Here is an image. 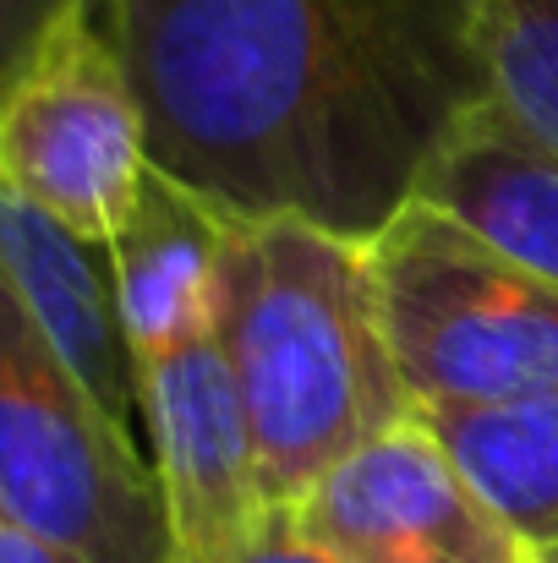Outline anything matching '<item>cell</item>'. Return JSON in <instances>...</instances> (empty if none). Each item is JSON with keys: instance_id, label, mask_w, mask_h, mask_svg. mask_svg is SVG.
Wrapping results in <instances>:
<instances>
[{"instance_id": "6da1fadb", "label": "cell", "mask_w": 558, "mask_h": 563, "mask_svg": "<svg viewBox=\"0 0 558 563\" xmlns=\"http://www.w3.org/2000/svg\"><path fill=\"white\" fill-rule=\"evenodd\" d=\"M149 159L230 219L372 241L482 99L477 0H99Z\"/></svg>"}, {"instance_id": "7a4b0ae2", "label": "cell", "mask_w": 558, "mask_h": 563, "mask_svg": "<svg viewBox=\"0 0 558 563\" xmlns=\"http://www.w3.org/2000/svg\"><path fill=\"white\" fill-rule=\"evenodd\" d=\"M214 340L236 373L280 515L346 454L416 410L378 323L368 241L296 213L230 219Z\"/></svg>"}, {"instance_id": "3957f363", "label": "cell", "mask_w": 558, "mask_h": 563, "mask_svg": "<svg viewBox=\"0 0 558 563\" xmlns=\"http://www.w3.org/2000/svg\"><path fill=\"white\" fill-rule=\"evenodd\" d=\"M378 323L416 410L558 394V285L405 202L368 241Z\"/></svg>"}, {"instance_id": "277c9868", "label": "cell", "mask_w": 558, "mask_h": 563, "mask_svg": "<svg viewBox=\"0 0 558 563\" xmlns=\"http://www.w3.org/2000/svg\"><path fill=\"white\" fill-rule=\"evenodd\" d=\"M0 515L72 563H171L154 460L50 351L6 274Z\"/></svg>"}, {"instance_id": "5b68a950", "label": "cell", "mask_w": 558, "mask_h": 563, "mask_svg": "<svg viewBox=\"0 0 558 563\" xmlns=\"http://www.w3.org/2000/svg\"><path fill=\"white\" fill-rule=\"evenodd\" d=\"M149 126L127 60L88 5L0 99V181L83 241H110L149 181Z\"/></svg>"}, {"instance_id": "8992f818", "label": "cell", "mask_w": 558, "mask_h": 563, "mask_svg": "<svg viewBox=\"0 0 558 563\" xmlns=\"http://www.w3.org/2000/svg\"><path fill=\"white\" fill-rule=\"evenodd\" d=\"M329 563H537L543 553L466 482L422 410L346 454L285 515Z\"/></svg>"}, {"instance_id": "52a82bcc", "label": "cell", "mask_w": 558, "mask_h": 563, "mask_svg": "<svg viewBox=\"0 0 558 563\" xmlns=\"http://www.w3.org/2000/svg\"><path fill=\"white\" fill-rule=\"evenodd\" d=\"M143 438L171 563H241L285 520L263 487L241 388L214 334L143 367Z\"/></svg>"}, {"instance_id": "ba28073f", "label": "cell", "mask_w": 558, "mask_h": 563, "mask_svg": "<svg viewBox=\"0 0 558 563\" xmlns=\"http://www.w3.org/2000/svg\"><path fill=\"white\" fill-rule=\"evenodd\" d=\"M0 274L77 383L132 438H143V373L121 329L110 252L0 181Z\"/></svg>"}, {"instance_id": "9c48e42d", "label": "cell", "mask_w": 558, "mask_h": 563, "mask_svg": "<svg viewBox=\"0 0 558 563\" xmlns=\"http://www.w3.org/2000/svg\"><path fill=\"white\" fill-rule=\"evenodd\" d=\"M225 235H230V213L171 181L165 170H149L132 219L105 241L121 329L138 356V373L214 334Z\"/></svg>"}, {"instance_id": "30bf717a", "label": "cell", "mask_w": 558, "mask_h": 563, "mask_svg": "<svg viewBox=\"0 0 558 563\" xmlns=\"http://www.w3.org/2000/svg\"><path fill=\"white\" fill-rule=\"evenodd\" d=\"M416 202L449 213L499 257L558 285V154L488 99L460 110L444 132L416 181Z\"/></svg>"}, {"instance_id": "8fae6325", "label": "cell", "mask_w": 558, "mask_h": 563, "mask_svg": "<svg viewBox=\"0 0 558 563\" xmlns=\"http://www.w3.org/2000/svg\"><path fill=\"white\" fill-rule=\"evenodd\" d=\"M466 482L543 553L558 548V394L422 410Z\"/></svg>"}, {"instance_id": "7c38bea8", "label": "cell", "mask_w": 558, "mask_h": 563, "mask_svg": "<svg viewBox=\"0 0 558 563\" xmlns=\"http://www.w3.org/2000/svg\"><path fill=\"white\" fill-rule=\"evenodd\" d=\"M482 99L558 154V0H477Z\"/></svg>"}, {"instance_id": "4fadbf2b", "label": "cell", "mask_w": 558, "mask_h": 563, "mask_svg": "<svg viewBox=\"0 0 558 563\" xmlns=\"http://www.w3.org/2000/svg\"><path fill=\"white\" fill-rule=\"evenodd\" d=\"M99 0H0V99L39 60V49Z\"/></svg>"}, {"instance_id": "5bb4252c", "label": "cell", "mask_w": 558, "mask_h": 563, "mask_svg": "<svg viewBox=\"0 0 558 563\" xmlns=\"http://www.w3.org/2000/svg\"><path fill=\"white\" fill-rule=\"evenodd\" d=\"M0 563H72V559H61L55 548H44L39 537H28L22 526H11L0 515Z\"/></svg>"}, {"instance_id": "9a60e30c", "label": "cell", "mask_w": 558, "mask_h": 563, "mask_svg": "<svg viewBox=\"0 0 558 563\" xmlns=\"http://www.w3.org/2000/svg\"><path fill=\"white\" fill-rule=\"evenodd\" d=\"M241 563H329V559H318L313 548H302V542L285 531V520H280V526H274V537H269V542H263L252 559H241Z\"/></svg>"}, {"instance_id": "2e32d148", "label": "cell", "mask_w": 558, "mask_h": 563, "mask_svg": "<svg viewBox=\"0 0 558 563\" xmlns=\"http://www.w3.org/2000/svg\"><path fill=\"white\" fill-rule=\"evenodd\" d=\"M537 563H558V548H543V559Z\"/></svg>"}]
</instances>
